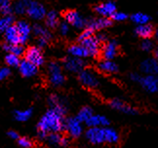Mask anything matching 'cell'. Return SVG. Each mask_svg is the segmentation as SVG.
I'll use <instances>...</instances> for the list:
<instances>
[{"instance_id":"cell-1","label":"cell","mask_w":158,"mask_h":148,"mask_svg":"<svg viewBox=\"0 0 158 148\" xmlns=\"http://www.w3.org/2000/svg\"><path fill=\"white\" fill-rule=\"evenodd\" d=\"M64 114L59 111L50 108L42 116L38 123V137L39 138H47L51 133H60L65 129V123L64 121Z\"/></svg>"},{"instance_id":"cell-2","label":"cell","mask_w":158,"mask_h":148,"mask_svg":"<svg viewBox=\"0 0 158 148\" xmlns=\"http://www.w3.org/2000/svg\"><path fill=\"white\" fill-rule=\"evenodd\" d=\"M48 71H49V81L54 87H60L64 81L65 77L63 73L62 65L56 61H52L48 65Z\"/></svg>"},{"instance_id":"cell-3","label":"cell","mask_w":158,"mask_h":148,"mask_svg":"<svg viewBox=\"0 0 158 148\" xmlns=\"http://www.w3.org/2000/svg\"><path fill=\"white\" fill-rule=\"evenodd\" d=\"M86 138L92 144L106 142V132L104 127H91L86 132Z\"/></svg>"},{"instance_id":"cell-4","label":"cell","mask_w":158,"mask_h":148,"mask_svg":"<svg viewBox=\"0 0 158 148\" xmlns=\"http://www.w3.org/2000/svg\"><path fill=\"white\" fill-rule=\"evenodd\" d=\"M78 79L80 83L87 88L95 89L99 86V79L96 74L88 69H83L81 72L78 73Z\"/></svg>"},{"instance_id":"cell-5","label":"cell","mask_w":158,"mask_h":148,"mask_svg":"<svg viewBox=\"0 0 158 148\" xmlns=\"http://www.w3.org/2000/svg\"><path fill=\"white\" fill-rule=\"evenodd\" d=\"M64 17V20L66 23H70L72 27H74L76 28H82L87 26L86 18H84L78 12H76L74 10L66 11Z\"/></svg>"},{"instance_id":"cell-6","label":"cell","mask_w":158,"mask_h":148,"mask_svg":"<svg viewBox=\"0 0 158 148\" xmlns=\"http://www.w3.org/2000/svg\"><path fill=\"white\" fill-rule=\"evenodd\" d=\"M27 14L29 18H31L32 20L40 21L42 18L46 17V9L43 5L37 1H32L29 4L27 10Z\"/></svg>"},{"instance_id":"cell-7","label":"cell","mask_w":158,"mask_h":148,"mask_svg":"<svg viewBox=\"0 0 158 148\" xmlns=\"http://www.w3.org/2000/svg\"><path fill=\"white\" fill-rule=\"evenodd\" d=\"M80 43L87 49L90 57H97L98 55H100V53L102 51V47H101L102 43L99 41L98 38H97V36L93 35L87 39L82 40Z\"/></svg>"},{"instance_id":"cell-8","label":"cell","mask_w":158,"mask_h":148,"mask_svg":"<svg viewBox=\"0 0 158 148\" xmlns=\"http://www.w3.org/2000/svg\"><path fill=\"white\" fill-rule=\"evenodd\" d=\"M95 12L98 15L105 18H111L112 15L116 12V4L115 2L108 0L106 2H102L94 7Z\"/></svg>"},{"instance_id":"cell-9","label":"cell","mask_w":158,"mask_h":148,"mask_svg":"<svg viewBox=\"0 0 158 148\" xmlns=\"http://www.w3.org/2000/svg\"><path fill=\"white\" fill-rule=\"evenodd\" d=\"M26 60L36 66H41L44 64V56L39 47H29L25 53Z\"/></svg>"},{"instance_id":"cell-10","label":"cell","mask_w":158,"mask_h":148,"mask_svg":"<svg viewBox=\"0 0 158 148\" xmlns=\"http://www.w3.org/2000/svg\"><path fill=\"white\" fill-rule=\"evenodd\" d=\"M85 66V61L83 59H79L75 57H70L66 58L64 60V67L65 70H68L72 73H79L84 69Z\"/></svg>"},{"instance_id":"cell-11","label":"cell","mask_w":158,"mask_h":148,"mask_svg":"<svg viewBox=\"0 0 158 148\" xmlns=\"http://www.w3.org/2000/svg\"><path fill=\"white\" fill-rule=\"evenodd\" d=\"M119 52V47H118V43L116 40H109L107 41L104 47L102 48V56L104 60H112L114 58L117 57Z\"/></svg>"},{"instance_id":"cell-12","label":"cell","mask_w":158,"mask_h":148,"mask_svg":"<svg viewBox=\"0 0 158 148\" xmlns=\"http://www.w3.org/2000/svg\"><path fill=\"white\" fill-rule=\"evenodd\" d=\"M65 130L72 138H79L83 133L82 122L79 121L76 117L69 118L65 122Z\"/></svg>"},{"instance_id":"cell-13","label":"cell","mask_w":158,"mask_h":148,"mask_svg":"<svg viewBox=\"0 0 158 148\" xmlns=\"http://www.w3.org/2000/svg\"><path fill=\"white\" fill-rule=\"evenodd\" d=\"M111 24H112V21L110 18L101 17V18H91V20L87 21L86 27L93 29L94 31H98V30H102L106 27H109Z\"/></svg>"},{"instance_id":"cell-14","label":"cell","mask_w":158,"mask_h":148,"mask_svg":"<svg viewBox=\"0 0 158 148\" xmlns=\"http://www.w3.org/2000/svg\"><path fill=\"white\" fill-rule=\"evenodd\" d=\"M139 84L142 87L148 92H158V78L155 75H145L142 76L139 80Z\"/></svg>"},{"instance_id":"cell-15","label":"cell","mask_w":158,"mask_h":148,"mask_svg":"<svg viewBox=\"0 0 158 148\" xmlns=\"http://www.w3.org/2000/svg\"><path fill=\"white\" fill-rule=\"evenodd\" d=\"M109 105L110 107H112L115 110H118L120 112H123L125 114H130V115H134L137 114L138 111L136 110V108L132 107L129 104L125 103L124 101L118 100V98H114L110 102H109Z\"/></svg>"},{"instance_id":"cell-16","label":"cell","mask_w":158,"mask_h":148,"mask_svg":"<svg viewBox=\"0 0 158 148\" xmlns=\"http://www.w3.org/2000/svg\"><path fill=\"white\" fill-rule=\"evenodd\" d=\"M19 70L22 75L26 78H29V77L36 75V73L38 71L37 66L34 65L33 64H31L30 61H28L26 59L21 61V64L19 65Z\"/></svg>"},{"instance_id":"cell-17","label":"cell","mask_w":158,"mask_h":148,"mask_svg":"<svg viewBox=\"0 0 158 148\" xmlns=\"http://www.w3.org/2000/svg\"><path fill=\"white\" fill-rule=\"evenodd\" d=\"M15 26L20 35L21 44H25L28 39L30 32H31V27H30L29 23L26 21H18Z\"/></svg>"},{"instance_id":"cell-18","label":"cell","mask_w":158,"mask_h":148,"mask_svg":"<svg viewBox=\"0 0 158 148\" xmlns=\"http://www.w3.org/2000/svg\"><path fill=\"white\" fill-rule=\"evenodd\" d=\"M141 70L145 75H155L158 73V61L155 59H147L141 64Z\"/></svg>"},{"instance_id":"cell-19","label":"cell","mask_w":158,"mask_h":148,"mask_svg":"<svg viewBox=\"0 0 158 148\" xmlns=\"http://www.w3.org/2000/svg\"><path fill=\"white\" fill-rule=\"evenodd\" d=\"M155 32L154 27L150 23H144L137 26L135 29V33L142 39H150Z\"/></svg>"},{"instance_id":"cell-20","label":"cell","mask_w":158,"mask_h":148,"mask_svg":"<svg viewBox=\"0 0 158 148\" xmlns=\"http://www.w3.org/2000/svg\"><path fill=\"white\" fill-rule=\"evenodd\" d=\"M4 37L6 43H8V44H12V45L21 44L19 32H18V29L14 24H12L11 27H9L6 29V31L4 32Z\"/></svg>"},{"instance_id":"cell-21","label":"cell","mask_w":158,"mask_h":148,"mask_svg":"<svg viewBox=\"0 0 158 148\" xmlns=\"http://www.w3.org/2000/svg\"><path fill=\"white\" fill-rule=\"evenodd\" d=\"M98 68L100 71L106 74H113L118 72V65L110 60H104L98 64Z\"/></svg>"},{"instance_id":"cell-22","label":"cell","mask_w":158,"mask_h":148,"mask_svg":"<svg viewBox=\"0 0 158 148\" xmlns=\"http://www.w3.org/2000/svg\"><path fill=\"white\" fill-rule=\"evenodd\" d=\"M89 128L91 127H106L109 125V120L102 115H92L85 122Z\"/></svg>"},{"instance_id":"cell-23","label":"cell","mask_w":158,"mask_h":148,"mask_svg":"<svg viewBox=\"0 0 158 148\" xmlns=\"http://www.w3.org/2000/svg\"><path fill=\"white\" fill-rule=\"evenodd\" d=\"M69 53L70 56H72V57L79 58V59H84V58L90 57L87 49L85 48V46H83L81 43L71 45L69 48Z\"/></svg>"},{"instance_id":"cell-24","label":"cell","mask_w":158,"mask_h":148,"mask_svg":"<svg viewBox=\"0 0 158 148\" xmlns=\"http://www.w3.org/2000/svg\"><path fill=\"white\" fill-rule=\"evenodd\" d=\"M49 104H50L51 108L59 111L60 113H62L64 115L65 114V112H66V107L64 105V101L60 97H58L56 95L50 96L49 97Z\"/></svg>"},{"instance_id":"cell-25","label":"cell","mask_w":158,"mask_h":148,"mask_svg":"<svg viewBox=\"0 0 158 148\" xmlns=\"http://www.w3.org/2000/svg\"><path fill=\"white\" fill-rule=\"evenodd\" d=\"M33 0H16L13 4V11L18 15H23L27 13V7Z\"/></svg>"},{"instance_id":"cell-26","label":"cell","mask_w":158,"mask_h":148,"mask_svg":"<svg viewBox=\"0 0 158 148\" xmlns=\"http://www.w3.org/2000/svg\"><path fill=\"white\" fill-rule=\"evenodd\" d=\"M106 132V143L108 144H116L119 142V134L111 128H105Z\"/></svg>"},{"instance_id":"cell-27","label":"cell","mask_w":158,"mask_h":148,"mask_svg":"<svg viewBox=\"0 0 158 148\" xmlns=\"http://www.w3.org/2000/svg\"><path fill=\"white\" fill-rule=\"evenodd\" d=\"M46 24L48 27L55 28L59 26V14L58 12L51 10L46 14Z\"/></svg>"},{"instance_id":"cell-28","label":"cell","mask_w":158,"mask_h":148,"mask_svg":"<svg viewBox=\"0 0 158 148\" xmlns=\"http://www.w3.org/2000/svg\"><path fill=\"white\" fill-rule=\"evenodd\" d=\"M3 49L7 53L14 54V55L18 56V57H21V56L23 55V53H25V49H23V47L21 44L12 45V44H8V43H4Z\"/></svg>"},{"instance_id":"cell-29","label":"cell","mask_w":158,"mask_h":148,"mask_svg":"<svg viewBox=\"0 0 158 148\" xmlns=\"http://www.w3.org/2000/svg\"><path fill=\"white\" fill-rule=\"evenodd\" d=\"M131 21L134 23H136L137 26H139V24L148 23V22L150 21V17L148 14L139 12V13H135L131 16Z\"/></svg>"},{"instance_id":"cell-30","label":"cell","mask_w":158,"mask_h":148,"mask_svg":"<svg viewBox=\"0 0 158 148\" xmlns=\"http://www.w3.org/2000/svg\"><path fill=\"white\" fill-rule=\"evenodd\" d=\"M31 114H32L31 108L25 109V110H17L14 112V117L19 122H26L31 117Z\"/></svg>"},{"instance_id":"cell-31","label":"cell","mask_w":158,"mask_h":148,"mask_svg":"<svg viewBox=\"0 0 158 148\" xmlns=\"http://www.w3.org/2000/svg\"><path fill=\"white\" fill-rule=\"evenodd\" d=\"M33 32L37 37H43V38H46L48 40H50L52 37L49 30L37 23L33 26Z\"/></svg>"},{"instance_id":"cell-32","label":"cell","mask_w":158,"mask_h":148,"mask_svg":"<svg viewBox=\"0 0 158 148\" xmlns=\"http://www.w3.org/2000/svg\"><path fill=\"white\" fill-rule=\"evenodd\" d=\"M14 23V17L10 16H4L0 18V34L4 33L9 27H11Z\"/></svg>"},{"instance_id":"cell-33","label":"cell","mask_w":158,"mask_h":148,"mask_svg":"<svg viewBox=\"0 0 158 148\" xmlns=\"http://www.w3.org/2000/svg\"><path fill=\"white\" fill-rule=\"evenodd\" d=\"M13 12L11 0H0V13L3 16H10Z\"/></svg>"},{"instance_id":"cell-34","label":"cell","mask_w":158,"mask_h":148,"mask_svg":"<svg viewBox=\"0 0 158 148\" xmlns=\"http://www.w3.org/2000/svg\"><path fill=\"white\" fill-rule=\"evenodd\" d=\"M92 115H93V110H92V108L89 107V106H85V107H83L78 112L76 118L79 121H80V122L83 123V122H86Z\"/></svg>"},{"instance_id":"cell-35","label":"cell","mask_w":158,"mask_h":148,"mask_svg":"<svg viewBox=\"0 0 158 148\" xmlns=\"http://www.w3.org/2000/svg\"><path fill=\"white\" fill-rule=\"evenodd\" d=\"M5 63L8 66L17 67V66H19L20 64H21L20 57H18V56H16L14 54L8 53L7 55H6V57H5Z\"/></svg>"},{"instance_id":"cell-36","label":"cell","mask_w":158,"mask_h":148,"mask_svg":"<svg viewBox=\"0 0 158 148\" xmlns=\"http://www.w3.org/2000/svg\"><path fill=\"white\" fill-rule=\"evenodd\" d=\"M62 138H63V135H60L59 133H51L48 134V137H47L49 143L53 145H60Z\"/></svg>"},{"instance_id":"cell-37","label":"cell","mask_w":158,"mask_h":148,"mask_svg":"<svg viewBox=\"0 0 158 148\" xmlns=\"http://www.w3.org/2000/svg\"><path fill=\"white\" fill-rule=\"evenodd\" d=\"M141 48L144 52H150L154 50V43L150 39H143L141 43Z\"/></svg>"},{"instance_id":"cell-38","label":"cell","mask_w":158,"mask_h":148,"mask_svg":"<svg viewBox=\"0 0 158 148\" xmlns=\"http://www.w3.org/2000/svg\"><path fill=\"white\" fill-rule=\"evenodd\" d=\"M94 33H95V31H94L93 29H91V28H89V27H86V28H85V29L83 30V31L81 32V34L79 35V37H78V41H79V42H81V41L84 40V39H87V38H89V37L93 36Z\"/></svg>"},{"instance_id":"cell-39","label":"cell","mask_w":158,"mask_h":148,"mask_svg":"<svg viewBox=\"0 0 158 148\" xmlns=\"http://www.w3.org/2000/svg\"><path fill=\"white\" fill-rule=\"evenodd\" d=\"M111 18H112V21H115V22H124L128 18V15H127L126 13H123V12H117L116 11L112 15Z\"/></svg>"},{"instance_id":"cell-40","label":"cell","mask_w":158,"mask_h":148,"mask_svg":"<svg viewBox=\"0 0 158 148\" xmlns=\"http://www.w3.org/2000/svg\"><path fill=\"white\" fill-rule=\"evenodd\" d=\"M18 143L22 148H31L32 142L28 138H20L18 139Z\"/></svg>"},{"instance_id":"cell-41","label":"cell","mask_w":158,"mask_h":148,"mask_svg":"<svg viewBox=\"0 0 158 148\" xmlns=\"http://www.w3.org/2000/svg\"><path fill=\"white\" fill-rule=\"evenodd\" d=\"M69 31V23L64 22L60 23V32L62 35H66Z\"/></svg>"},{"instance_id":"cell-42","label":"cell","mask_w":158,"mask_h":148,"mask_svg":"<svg viewBox=\"0 0 158 148\" xmlns=\"http://www.w3.org/2000/svg\"><path fill=\"white\" fill-rule=\"evenodd\" d=\"M11 74V70L8 67H2L0 68V80H5L6 78H8Z\"/></svg>"},{"instance_id":"cell-43","label":"cell","mask_w":158,"mask_h":148,"mask_svg":"<svg viewBox=\"0 0 158 148\" xmlns=\"http://www.w3.org/2000/svg\"><path fill=\"white\" fill-rule=\"evenodd\" d=\"M48 41H49V40L46 39V38H43V37H38V40H37L38 47H40V48L45 47L48 44Z\"/></svg>"},{"instance_id":"cell-44","label":"cell","mask_w":158,"mask_h":148,"mask_svg":"<svg viewBox=\"0 0 158 148\" xmlns=\"http://www.w3.org/2000/svg\"><path fill=\"white\" fill-rule=\"evenodd\" d=\"M8 135H9L10 138L14 139V140H18V139L20 138L19 134H18L17 132H15V131H9L8 132Z\"/></svg>"},{"instance_id":"cell-45","label":"cell","mask_w":158,"mask_h":148,"mask_svg":"<svg viewBox=\"0 0 158 148\" xmlns=\"http://www.w3.org/2000/svg\"><path fill=\"white\" fill-rule=\"evenodd\" d=\"M130 78H131L132 81L139 83V80H141V78H142V76L139 75V74H138V73H132L131 75H130Z\"/></svg>"},{"instance_id":"cell-46","label":"cell","mask_w":158,"mask_h":148,"mask_svg":"<svg viewBox=\"0 0 158 148\" xmlns=\"http://www.w3.org/2000/svg\"><path fill=\"white\" fill-rule=\"evenodd\" d=\"M97 38L99 39V41L101 43H104V42H106L107 38H106V35L104 34V33H99L98 35H97Z\"/></svg>"},{"instance_id":"cell-47","label":"cell","mask_w":158,"mask_h":148,"mask_svg":"<svg viewBox=\"0 0 158 148\" xmlns=\"http://www.w3.org/2000/svg\"><path fill=\"white\" fill-rule=\"evenodd\" d=\"M154 59L158 61V46L154 48Z\"/></svg>"},{"instance_id":"cell-48","label":"cell","mask_w":158,"mask_h":148,"mask_svg":"<svg viewBox=\"0 0 158 148\" xmlns=\"http://www.w3.org/2000/svg\"><path fill=\"white\" fill-rule=\"evenodd\" d=\"M154 34H155V37H156V40L158 41V27H157V29L155 30V32H154Z\"/></svg>"}]
</instances>
